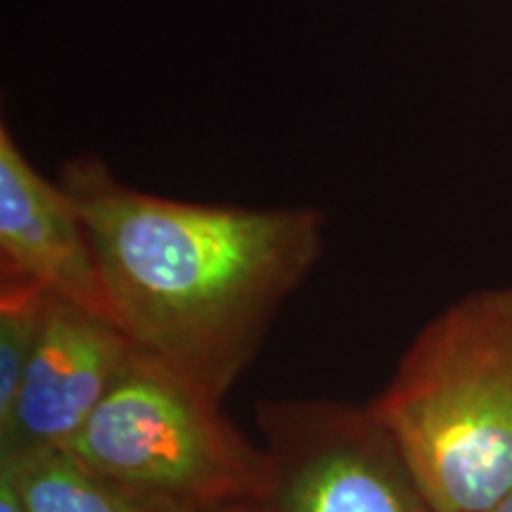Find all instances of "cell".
I'll list each match as a JSON object with an SVG mask.
<instances>
[{
	"label": "cell",
	"mask_w": 512,
	"mask_h": 512,
	"mask_svg": "<svg viewBox=\"0 0 512 512\" xmlns=\"http://www.w3.org/2000/svg\"><path fill=\"white\" fill-rule=\"evenodd\" d=\"M74 197L107 309L131 347L223 401L325 247L313 207L174 200L121 181L95 155L57 176Z\"/></svg>",
	"instance_id": "cell-1"
},
{
	"label": "cell",
	"mask_w": 512,
	"mask_h": 512,
	"mask_svg": "<svg viewBox=\"0 0 512 512\" xmlns=\"http://www.w3.org/2000/svg\"><path fill=\"white\" fill-rule=\"evenodd\" d=\"M366 406L434 512H484L512 489V287L422 325Z\"/></svg>",
	"instance_id": "cell-2"
},
{
	"label": "cell",
	"mask_w": 512,
	"mask_h": 512,
	"mask_svg": "<svg viewBox=\"0 0 512 512\" xmlns=\"http://www.w3.org/2000/svg\"><path fill=\"white\" fill-rule=\"evenodd\" d=\"M223 401L133 349L67 451L114 482L188 512L259 503L266 453Z\"/></svg>",
	"instance_id": "cell-3"
},
{
	"label": "cell",
	"mask_w": 512,
	"mask_h": 512,
	"mask_svg": "<svg viewBox=\"0 0 512 512\" xmlns=\"http://www.w3.org/2000/svg\"><path fill=\"white\" fill-rule=\"evenodd\" d=\"M266 453L264 512H434L368 406L275 399L256 408Z\"/></svg>",
	"instance_id": "cell-4"
},
{
	"label": "cell",
	"mask_w": 512,
	"mask_h": 512,
	"mask_svg": "<svg viewBox=\"0 0 512 512\" xmlns=\"http://www.w3.org/2000/svg\"><path fill=\"white\" fill-rule=\"evenodd\" d=\"M133 347L110 318L50 297L0 451L67 448L117 382Z\"/></svg>",
	"instance_id": "cell-5"
},
{
	"label": "cell",
	"mask_w": 512,
	"mask_h": 512,
	"mask_svg": "<svg viewBox=\"0 0 512 512\" xmlns=\"http://www.w3.org/2000/svg\"><path fill=\"white\" fill-rule=\"evenodd\" d=\"M0 278L110 318L91 235L74 197L0 126ZM112 320V318H110Z\"/></svg>",
	"instance_id": "cell-6"
},
{
	"label": "cell",
	"mask_w": 512,
	"mask_h": 512,
	"mask_svg": "<svg viewBox=\"0 0 512 512\" xmlns=\"http://www.w3.org/2000/svg\"><path fill=\"white\" fill-rule=\"evenodd\" d=\"M0 479L24 512H188L100 475L67 448L0 451Z\"/></svg>",
	"instance_id": "cell-7"
},
{
	"label": "cell",
	"mask_w": 512,
	"mask_h": 512,
	"mask_svg": "<svg viewBox=\"0 0 512 512\" xmlns=\"http://www.w3.org/2000/svg\"><path fill=\"white\" fill-rule=\"evenodd\" d=\"M46 302L48 292L22 280L0 278V422L12 411Z\"/></svg>",
	"instance_id": "cell-8"
},
{
	"label": "cell",
	"mask_w": 512,
	"mask_h": 512,
	"mask_svg": "<svg viewBox=\"0 0 512 512\" xmlns=\"http://www.w3.org/2000/svg\"><path fill=\"white\" fill-rule=\"evenodd\" d=\"M0 512H24L22 503L17 501L15 491L5 479H0Z\"/></svg>",
	"instance_id": "cell-9"
},
{
	"label": "cell",
	"mask_w": 512,
	"mask_h": 512,
	"mask_svg": "<svg viewBox=\"0 0 512 512\" xmlns=\"http://www.w3.org/2000/svg\"><path fill=\"white\" fill-rule=\"evenodd\" d=\"M484 512H512V489L505 496L498 498V501L491 505V508H486Z\"/></svg>",
	"instance_id": "cell-10"
},
{
	"label": "cell",
	"mask_w": 512,
	"mask_h": 512,
	"mask_svg": "<svg viewBox=\"0 0 512 512\" xmlns=\"http://www.w3.org/2000/svg\"><path fill=\"white\" fill-rule=\"evenodd\" d=\"M214 512H264L259 508V503H247V505H235V508L226 510H214Z\"/></svg>",
	"instance_id": "cell-11"
}]
</instances>
